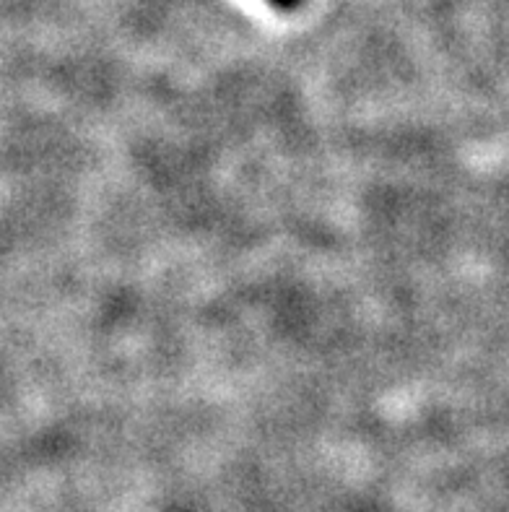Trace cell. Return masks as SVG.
<instances>
[{
    "mask_svg": "<svg viewBox=\"0 0 509 512\" xmlns=\"http://www.w3.org/2000/svg\"><path fill=\"white\" fill-rule=\"evenodd\" d=\"M268 3L278 11H297V8H302L304 0H268Z\"/></svg>",
    "mask_w": 509,
    "mask_h": 512,
    "instance_id": "obj_1",
    "label": "cell"
}]
</instances>
